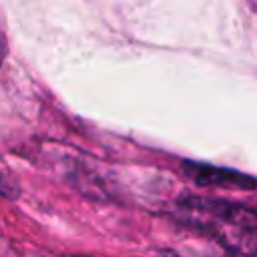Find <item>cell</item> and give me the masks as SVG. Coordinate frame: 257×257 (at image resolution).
Returning a JSON list of instances; mask_svg holds the SVG:
<instances>
[{
    "label": "cell",
    "mask_w": 257,
    "mask_h": 257,
    "mask_svg": "<svg viewBox=\"0 0 257 257\" xmlns=\"http://www.w3.org/2000/svg\"><path fill=\"white\" fill-rule=\"evenodd\" d=\"M0 195H6V197H14V193L10 191V183H6L2 177H0Z\"/></svg>",
    "instance_id": "3"
},
{
    "label": "cell",
    "mask_w": 257,
    "mask_h": 257,
    "mask_svg": "<svg viewBox=\"0 0 257 257\" xmlns=\"http://www.w3.org/2000/svg\"><path fill=\"white\" fill-rule=\"evenodd\" d=\"M68 257H86V255H68Z\"/></svg>",
    "instance_id": "4"
},
{
    "label": "cell",
    "mask_w": 257,
    "mask_h": 257,
    "mask_svg": "<svg viewBox=\"0 0 257 257\" xmlns=\"http://www.w3.org/2000/svg\"><path fill=\"white\" fill-rule=\"evenodd\" d=\"M0 60H2V56H0Z\"/></svg>",
    "instance_id": "5"
},
{
    "label": "cell",
    "mask_w": 257,
    "mask_h": 257,
    "mask_svg": "<svg viewBox=\"0 0 257 257\" xmlns=\"http://www.w3.org/2000/svg\"><path fill=\"white\" fill-rule=\"evenodd\" d=\"M183 171L191 181H195L201 187H225V189H243V191L255 189V179L251 175H243L233 169H223L197 161H185Z\"/></svg>",
    "instance_id": "2"
},
{
    "label": "cell",
    "mask_w": 257,
    "mask_h": 257,
    "mask_svg": "<svg viewBox=\"0 0 257 257\" xmlns=\"http://www.w3.org/2000/svg\"><path fill=\"white\" fill-rule=\"evenodd\" d=\"M191 225L209 231L225 247L253 257L255 253V213L243 205L221 199L189 197L181 203Z\"/></svg>",
    "instance_id": "1"
}]
</instances>
